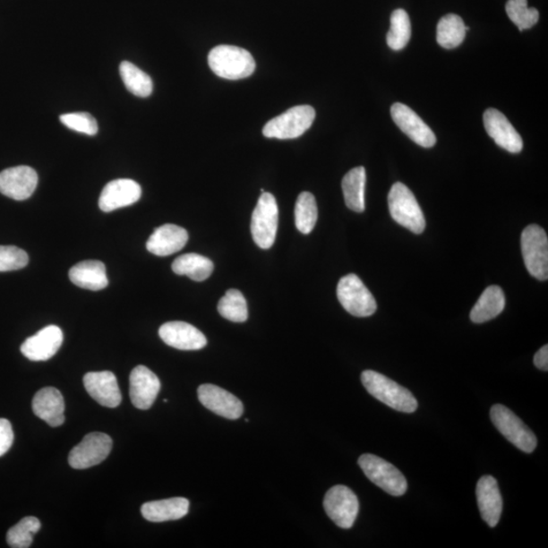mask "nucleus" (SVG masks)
<instances>
[{
	"label": "nucleus",
	"instance_id": "1",
	"mask_svg": "<svg viewBox=\"0 0 548 548\" xmlns=\"http://www.w3.org/2000/svg\"><path fill=\"white\" fill-rule=\"evenodd\" d=\"M362 383L365 390L381 402L400 413L413 414L418 403L413 393L393 380L375 371H364Z\"/></svg>",
	"mask_w": 548,
	"mask_h": 548
},
{
	"label": "nucleus",
	"instance_id": "36",
	"mask_svg": "<svg viewBox=\"0 0 548 548\" xmlns=\"http://www.w3.org/2000/svg\"><path fill=\"white\" fill-rule=\"evenodd\" d=\"M60 121L72 131L93 136L98 133L97 120L89 113H68L60 116Z\"/></svg>",
	"mask_w": 548,
	"mask_h": 548
},
{
	"label": "nucleus",
	"instance_id": "34",
	"mask_svg": "<svg viewBox=\"0 0 548 548\" xmlns=\"http://www.w3.org/2000/svg\"><path fill=\"white\" fill-rule=\"evenodd\" d=\"M41 528V522L35 517H26L15 524L6 535V542L13 548H28L34 535Z\"/></svg>",
	"mask_w": 548,
	"mask_h": 548
},
{
	"label": "nucleus",
	"instance_id": "11",
	"mask_svg": "<svg viewBox=\"0 0 548 548\" xmlns=\"http://www.w3.org/2000/svg\"><path fill=\"white\" fill-rule=\"evenodd\" d=\"M112 439L104 432H90L75 446L68 456L74 469H88L102 463L112 450Z\"/></svg>",
	"mask_w": 548,
	"mask_h": 548
},
{
	"label": "nucleus",
	"instance_id": "4",
	"mask_svg": "<svg viewBox=\"0 0 548 548\" xmlns=\"http://www.w3.org/2000/svg\"><path fill=\"white\" fill-rule=\"evenodd\" d=\"M315 116L313 107L308 105L294 107L268 122L263 128V135L269 139H296L313 124Z\"/></svg>",
	"mask_w": 548,
	"mask_h": 548
},
{
	"label": "nucleus",
	"instance_id": "5",
	"mask_svg": "<svg viewBox=\"0 0 548 548\" xmlns=\"http://www.w3.org/2000/svg\"><path fill=\"white\" fill-rule=\"evenodd\" d=\"M359 466L372 484L393 497H401L407 491L405 475L391 463L372 454H364L359 458Z\"/></svg>",
	"mask_w": 548,
	"mask_h": 548
},
{
	"label": "nucleus",
	"instance_id": "8",
	"mask_svg": "<svg viewBox=\"0 0 548 548\" xmlns=\"http://www.w3.org/2000/svg\"><path fill=\"white\" fill-rule=\"evenodd\" d=\"M491 418L501 435L515 447L525 453L535 450L537 439L535 432L511 409L501 405L493 406L491 409Z\"/></svg>",
	"mask_w": 548,
	"mask_h": 548
},
{
	"label": "nucleus",
	"instance_id": "38",
	"mask_svg": "<svg viewBox=\"0 0 548 548\" xmlns=\"http://www.w3.org/2000/svg\"><path fill=\"white\" fill-rule=\"evenodd\" d=\"M13 438L12 424L5 418H0V457L10 450L13 443Z\"/></svg>",
	"mask_w": 548,
	"mask_h": 548
},
{
	"label": "nucleus",
	"instance_id": "32",
	"mask_svg": "<svg viewBox=\"0 0 548 548\" xmlns=\"http://www.w3.org/2000/svg\"><path fill=\"white\" fill-rule=\"evenodd\" d=\"M218 313L228 321L242 323L248 319L247 302L238 289H228L218 302Z\"/></svg>",
	"mask_w": 548,
	"mask_h": 548
},
{
	"label": "nucleus",
	"instance_id": "29",
	"mask_svg": "<svg viewBox=\"0 0 548 548\" xmlns=\"http://www.w3.org/2000/svg\"><path fill=\"white\" fill-rule=\"evenodd\" d=\"M469 28L464 24L459 15L449 13L441 18L437 27V42L441 47L453 49L458 47L466 39Z\"/></svg>",
	"mask_w": 548,
	"mask_h": 548
},
{
	"label": "nucleus",
	"instance_id": "14",
	"mask_svg": "<svg viewBox=\"0 0 548 548\" xmlns=\"http://www.w3.org/2000/svg\"><path fill=\"white\" fill-rule=\"evenodd\" d=\"M198 399L213 414L238 420L243 415V403L235 395L216 385L203 384L198 388Z\"/></svg>",
	"mask_w": 548,
	"mask_h": 548
},
{
	"label": "nucleus",
	"instance_id": "12",
	"mask_svg": "<svg viewBox=\"0 0 548 548\" xmlns=\"http://www.w3.org/2000/svg\"><path fill=\"white\" fill-rule=\"evenodd\" d=\"M391 116L396 125L401 129V132L405 133L418 146L425 149L435 146L437 142L435 133L408 106L395 103L391 107Z\"/></svg>",
	"mask_w": 548,
	"mask_h": 548
},
{
	"label": "nucleus",
	"instance_id": "6",
	"mask_svg": "<svg viewBox=\"0 0 548 548\" xmlns=\"http://www.w3.org/2000/svg\"><path fill=\"white\" fill-rule=\"evenodd\" d=\"M278 226V207L276 197L262 193L251 219V233L258 247L268 250L276 241Z\"/></svg>",
	"mask_w": 548,
	"mask_h": 548
},
{
	"label": "nucleus",
	"instance_id": "25",
	"mask_svg": "<svg viewBox=\"0 0 548 548\" xmlns=\"http://www.w3.org/2000/svg\"><path fill=\"white\" fill-rule=\"evenodd\" d=\"M73 284L90 291H101L108 286L106 266L98 261H86L75 264L70 270Z\"/></svg>",
	"mask_w": 548,
	"mask_h": 548
},
{
	"label": "nucleus",
	"instance_id": "39",
	"mask_svg": "<svg viewBox=\"0 0 548 548\" xmlns=\"http://www.w3.org/2000/svg\"><path fill=\"white\" fill-rule=\"evenodd\" d=\"M535 364L539 370H548V346L545 345L535 355Z\"/></svg>",
	"mask_w": 548,
	"mask_h": 548
},
{
	"label": "nucleus",
	"instance_id": "37",
	"mask_svg": "<svg viewBox=\"0 0 548 548\" xmlns=\"http://www.w3.org/2000/svg\"><path fill=\"white\" fill-rule=\"evenodd\" d=\"M29 256L24 250L15 246H0V272L26 268Z\"/></svg>",
	"mask_w": 548,
	"mask_h": 548
},
{
	"label": "nucleus",
	"instance_id": "16",
	"mask_svg": "<svg viewBox=\"0 0 548 548\" xmlns=\"http://www.w3.org/2000/svg\"><path fill=\"white\" fill-rule=\"evenodd\" d=\"M484 128L501 149L518 154L523 149V141L509 121L497 109H487L484 114Z\"/></svg>",
	"mask_w": 548,
	"mask_h": 548
},
{
	"label": "nucleus",
	"instance_id": "20",
	"mask_svg": "<svg viewBox=\"0 0 548 548\" xmlns=\"http://www.w3.org/2000/svg\"><path fill=\"white\" fill-rule=\"evenodd\" d=\"M158 335L166 345L180 350H200L208 345L205 335L186 322H167L159 329Z\"/></svg>",
	"mask_w": 548,
	"mask_h": 548
},
{
	"label": "nucleus",
	"instance_id": "17",
	"mask_svg": "<svg viewBox=\"0 0 548 548\" xmlns=\"http://www.w3.org/2000/svg\"><path fill=\"white\" fill-rule=\"evenodd\" d=\"M129 382H131L129 394L133 405L142 410L150 408L161 390V382L155 372L146 365H137L129 377Z\"/></svg>",
	"mask_w": 548,
	"mask_h": 548
},
{
	"label": "nucleus",
	"instance_id": "31",
	"mask_svg": "<svg viewBox=\"0 0 548 548\" xmlns=\"http://www.w3.org/2000/svg\"><path fill=\"white\" fill-rule=\"evenodd\" d=\"M318 218V209L313 194L302 193L295 207V222L298 230L304 235L314 230Z\"/></svg>",
	"mask_w": 548,
	"mask_h": 548
},
{
	"label": "nucleus",
	"instance_id": "9",
	"mask_svg": "<svg viewBox=\"0 0 548 548\" xmlns=\"http://www.w3.org/2000/svg\"><path fill=\"white\" fill-rule=\"evenodd\" d=\"M338 298L350 315L370 317L377 311L374 295L354 273L342 278L338 285Z\"/></svg>",
	"mask_w": 548,
	"mask_h": 548
},
{
	"label": "nucleus",
	"instance_id": "3",
	"mask_svg": "<svg viewBox=\"0 0 548 548\" xmlns=\"http://www.w3.org/2000/svg\"><path fill=\"white\" fill-rule=\"evenodd\" d=\"M388 205L392 218L410 232L422 234L425 228L423 210L410 189L398 182L388 195Z\"/></svg>",
	"mask_w": 548,
	"mask_h": 548
},
{
	"label": "nucleus",
	"instance_id": "35",
	"mask_svg": "<svg viewBox=\"0 0 548 548\" xmlns=\"http://www.w3.org/2000/svg\"><path fill=\"white\" fill-rule=\"evenodd\" d=\"M506 12L509 20L520 30H528L537 24L539 13L533 7H528L527 0H509Z\"/></svg>",
	"mask_w": 548,
	"mask_h": 548
},
{
	"label": "nucleus",
	"instance_id": "28",
	"mask_svg": "<svg viewBox=\"0 0 548 548\" xmlns=\"http://www.w3.org/2000/svg\"><path fill=\"white\" fill-rule=\"evenodd\" d=\"M365 170L364 167H354L342 180L347 207L355 212L364 210Z\"/></svg>",
	"mask_w": 548,
	"mask_h": 548
},
{
	"label": "nucleus",
	"instance_id": "18",
	"mask_svg": "<svg viewBox=\"0 0 548 548\" xmlns=\"http://www.w3.org/2000/svg\"><path fill=\"white\" fill-rule=\"evenodd\" d=\"M83 385L98 405L110 408L120 406L122 395L117 378L112 372H90L83 377Z\"/></svg>",
	"mask_w": 548,
	"mask_h": 548
},
{
	"label": "nucleus",
	"instance_id": "22",
	"mask_svg": "<svg viewBox=\"0 0 548 548\" xmlns=\"http://www.w3.org/2000/svg\"><path fill=\"white\" fill-rule=\"evenodd\" d=\"M188 233L185 228L167 224L156 228L147 242V249L157 256H169L185 247Z\"/></svg>",
	"mask_w": 548,
	"mask_h": 548
},
{
	"label": "nucleus",
	"instance_id": "7",
	"mask_svg": "<svg viewBox=\"0 0 548 548\" xmlns=\"http://www.w3.org/2000/svg\"><path fill=\"white\" fill-rule=\"evenodd\" d=\"M521 248L525 266L533 278H548V239L542 227L530 225L522 233Z\"/></svg>",
	"mask_w": 548,
	"mask_h": 548
},
{
	"label": "nucleus",
	"instance_id": "24",
	"mask_svg": "<svg viewBox=\"0 0 548 548\" xmlns=\"http://www.w3.org/2000/svg\"><path fill=\"white\" fill-rule=\"evenodd\" d=\"M189 511V501L185 498H172L146 502L141 507V515L150 522L179 520Z\"/></svg>",
	"mask_w": 548,
	"mask_h": 548
},
{
	"label": "nucleus",
	"instance_id": "21",
	"mask_svg": "<svg viewBox=\"0 0 548 548\" xmlns=\"http://www.w3.org/2000/svg\"><path fill=\"white\" fill-rule=\"evenodd\" d=\"M476 498L479 512L490 527H496L502 511V499L497 479L484 475L476 485Z\"/></svg>",
	"mask_w": 548,
	"mask_h": 548
},
{
	"label": "nucleus",
	"instance_id": "26",
	"mask_svg": "<svg viewBox=\"0 0 548 548\" xmlns=\"http://www.w3.org/2000/svg\"><path fill=\"white\" fill-rule=\"evenodd\" d=\"M506 306L505 294L498 286L485 288L474 309L470 312V319L475 323H484L498 317Z\"/></svg>",
	"mask_w": 548,
	"mask_h": 548
},
{
	"label": "nucleus",
	"instance_id": "10",
	"mask_svg": "<svg viewBox=\"0 0 548 548\" xmlns=\"http://www.w3.org/2000/svg\"><path fill=\"white\" fill-rule=\"evenodd\" d=\"M323 506L330 519L342 529L354 527L360 504L355 493L345 485H335L326 492Z\"/></svg>",
	"mask_w": 548,
	"mask_h": 548
},
{
	"label": "nucleus",
	"instance_id": "33",
	"mask_svg": "<svg viewBox=\"0 0 548 548\" xmlns=\"http://www.w3.org/2000/svg\"><path fill=\"white\" fill-rule=\"evenodd\" d=\"M411 37V24L405 10H396L391 14V26L387 34V44L394 51L406 47Z\"/></svg>",
	"mask_w": 548,
	"mask_h": 548
},
{
	"label": "nucleus",
	"instance_id": "27",
	"mask_svg": "<svg viewBox=\"0 0 548 548\" xmlns=\"http://www.w3.org/2000/svg\"><path fill=\"white\" fill-rule=\"evenodd\" d=\"M215 269L210 259L196 253H188L175 259L172 270L178 276H186L194 281L208 279Z\"/></svg>",
	"mask_w": 548,
	"mask_h": 548
},
{
	"label": "nucleus",
	"instance_id": "30",
	"mask_svg": "<svg viewBox=\"0 0 548 548\" xmlns=\"http://www.w3.org/2000/svg\"><path fill=\"white\" fill-rule=\"evenodd\" d=\"M120 75L126 89L132 94L141 98H147L151 95L154 86H152L150 76L133 64L124 61L120 64Z\"/></svg>",
	"mask_w": 548,
	"mask_h": 548
},
{
	"label": "nucleus",
	"instance_id": "19",
	"mask_svg": "<svg viewBox=\"0 0 548 548\" xmlns=\"http://www.w3.org/2000/svg\"><path fill=\"white\" fill-rule=\"evenodd\" d=\"M141 187L132 179H117L108 183L98 198V207L110 212L129 207L140 201Z\"/></svg>",
	"mask_w": 548,
	"mask_h": 548
},
{
	"label": "nucleus",
	"instance_id": "13",
	"mask_svg": "<svg viewBox=\"0 0 548 548\" xmlns=\"http://www.w3.org/2000/svg\"><path fill=\"white\" fill-rule=\"evenodd\" d=\"M38 185V174L33 167L18 166L0 172V193L12 200L26 201Z\"/></svg>",
	"mask_w": 548,
	"mask_h": 548
},
{
	"label": "nucleus",
	"instance_id": "23",
	"mask_svg": "<svg viewBox=\"0 0 548 548\" xmlns=\"http://www.w3.org/2000/svg\"><path fill=\"white\" fill-rule=\"evenodd\" d=\"M34 414L53 428L65 421V403L63 394L56 388L46 387L38 391L33 399Z\"/></svg>",
	"mask_w": 548,
	"mask_h": 548
},
{
	"label": "nucleus",
	"instance_id": "2",
	"mask_svg": "<svg viewBox=\"0 0 548 548\" xmlns=\"http://www.w3.org/2000/svg\"><path fill=\"white\" fill-rule=\"evenodd\" d=\"M209 65L219 78L242 80L253 75L255 60L245 49L232 45H219L209 55Z\"/></svg>",
	"mask_w": 548,
	"mask_h": 548
},
{
	"label": "nucleus",
	"instance_id": "15",
	"mask_svg": "<svg viewBox=\"0 0 548 548\" xmlns=\"http://www.w3.org/2000/svg\"><path fill=\"white\" fill-rule=\"evenodd\" d=\"M63 342V330L56 325H49L27 338L21 347V352L30 361H48L56 355Z\"/></svg>",
	"mask_w": 548,
	"mask_h": 548
}]
</instances>
